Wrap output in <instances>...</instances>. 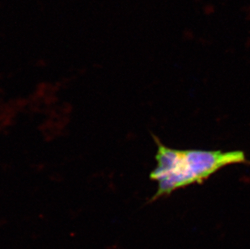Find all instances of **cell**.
I'll return each mask as SVG.
<instances>
[{
    "mask_svg": "<svg viewBox=\"0 0 250 249\" xmlns=\"http://www.w3.org/2000/svg\"><path fill=\"white\" fill-rule=\"evenodd\" d=\"M156 166L151 180L158 183L157 191L151 201L169 195L173 191L203 183L223 167L247 163L243 151L177 150L167 147L156 137Z\"/></svg>",
    "mask_w": 250,
    "mask_h": 249,
    "instance_id": "1",
    "label": "cell"
}]
</instances>
